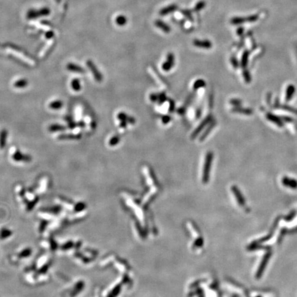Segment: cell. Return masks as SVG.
Wrapping results in <instances>:
<instances>
[{
	"label": "cell",
	"mask_w": 297,
	"mask_h": 297,
	"mask_svg": "<svg viewBox=\"0 0 297 297\" xmlns=\"http://www.w3.org/2000/svg\"><path fill=\"white\" fill-rule=\"evenodd\" d=\"M213 159V153L212 152H207L204 160L203 174H202V181L204 183H206L209 181L210 172H211L212 162Z\"/></svg>",
	"instance_id": "obj_1"
},
{
	"label": "cell",
	"mask_w": 297,
	"mask_h": 297,
	"mask_svg": "<svg viewBox=\"0 0 297 297\" xmlns=\"http://www.w3.org/2000/svg\"><path fill=\"white\" fill-rule=\"evenodd\" d=\"M10 155L12 156V158L15 160V161L17 162H28L31 161V157L29 156H26V155H24L23 154H21L19 151H17L15 147H12L10 148Z\"/></svg>",
	"instance_id": "obj_2"
},
{
	"label": "cell",
	"mask_w": 297,
	"mask_h": 297,
	"mask_svg": "<svg viewBox=\"0 0 297 297\" xmlns=\"http://www.w3.org/2000/svg\"><path fill=\"white\" fill-rule=\"evenodd\" d=\"M212 120H213L212 116H211V115L208 116L206 117L205 119H204L203 121H202L200 124H199L198 127H197L196 129H195V131H193V133H192V135H191L192 139H194V138H196L197 135H198V133H200V131H202V129H203L208 124L211 123V122L212 121Z\"/></svg>",
	"instance_id": "obj_3"
},
{
	"label": "cell",
	"mask_w": 297,
	"mask_h": 297,
	"mask_svg": "<svg viewBox=\"0 0 297 297\" xmlns=\"http://www.w3.org/2000/svg\"><path fill=\"white\" fill-rule=\"evenodd\" d=\"M271 255H272L271 252H267L266 255H265L264 258H263L262 261H261V262L260 266H259V268H258L257 275H257V278H260V277H261V275H262L265 268H266V267L267 266V264H268V261H269L270 258V257H271Z\"/></svg>",
	"instance_id": "obj_4"
},
{
	"label": "cell",
	"mask_w": 297,
	"mask_h": 297,
	"mask_svg": "<svg viewBox=\"0 0 297 297\" xmlns=\"http://www.w3.org/2000/svg\"><path fill=\"white\" fill-rule=\"evenodd\" d=\"M87 65H88L89 69L92 72L96 81H98V82H101L103 80V76L101 75V73L99 72V71L98 70L96 65L93 63V62L89 60V61H87Z\"/></svg>",
	"instance_id": "obj_5"
},
{
	"label": "cell",
	"mask_w": 297,
	"mask_h": 297,
	"mask_svg": "<svg viewBox=\"0 0 297 297\" xmlns=\"http://www.w3.org/2000/svg\"><path fill=\"white\" fill-rule=\"evenodd\" d=\"M174 61H175V58H174L173 54L169 53L167 57V61L164 62L162 65V70L165 71V72H168V71L171 70V68L174 65V62H175Z\"/></svg>",
	"instance_id": "obj_6"
},
{
	"label": "cell",
	"mask_w": 297,
	"mask_h": 297,
	"mask_svg": "<svg viewBox=\"0 0 297 297\" xmlns=\"http://www.w3.org/2000/svg\"><path fill=\"white\" fill-rule=\"evenodd\" d=\"M258 19V16L257 15H252L250 16V17H246V18H242V17H234V18L232 19L231 20V23L232 24H243V23L247 22H253V21H257Z\"/></svg>",
	"instance_id": "obj_7"
},
{
	"label": "cell",
	"mask_w": 297,
	"mask_h": 297,
	"mask_svg": "<svg viewBox=\"0 0 297 297\" xmlns=\"http://www.w3.org/2000/svg\"><path fill=\"white\" fill-rule=\"evenodd\" d=\"M10 52L12 53V54H13L15 56H17V57L20 58V59L22 60V61H24V62H26V63H27L28 64H29L30 65H31V66H33V65H35V61H33V59H31V58H30L29 57H27V56H26L24 54H22V53L20 52L19 51H17L15 50L14 49H12L10 48L8 50Z\"/></svg>",
	"instance_id": "obj_8"
},
{
	"label": "cell",
	"mask_w": 297,
	"mask_h": 297,
	"mask_svg": "<svg viewBox=\"0 0 297 297\" xmlns=\"http://www.w3.org/2000/svg\"><path fill=\"white\" fill-rule=\"evenodd\" d=\"M193 44L195 46L201 48H206L209 49L212 47V43L210 41L208 40H194Z\"/></svg>",
	"instance_id": "obj_9"
},
{
	"label": "cell",
	"mask_w": 297,
	"mask_h": 297,
	"mask_svg": "<svg viewBox=\"0 0 297 297\" xmlns=\"http://www.w3.org/2000/svg\"><path fill=\"white\" fill-rule=\"evenodd\" d=\"M118 118L120 121H125L127 122H129L131 124H134L136 122V120L133 117H130L129 116L126 115L123 112H120L118 114Z\"/></svg>",
	"instance_id": "obj_10"
},
{
	"label": "cell",
	"mask_w": 297,
	"mask_h": 297,
	"mask_svg": "<svg viewBox=\"0 0 297 297\" xmlns=\"http://www.w3.org/2000/svg\"><path fill=\"white\" fill-rule=\"evenodd\" d=\"M67 70L73 72H77L80 73V74H83V73L85 72V70H83L82 67L73 63H69L68 65H67Z\"/></svg>",
	"instance_id": "obj_11"
},
{
	"label": "cell",
	"mask_w": 297,
	"mask_h": 297,
	"mask_svg": "<svg viewBox=\"0 0 297 297\" xmlns=\"http://www.w3.org/2000/svg\"><path fill=\"white\" fill-rule=\"evenodd\" d=\"M283 184L285 186H289V187L292 188H296L297 187V182L294 179H292L287 177H284L283 179Z\"/></svg>",
	"instance_id": "obj_12"
},
{
	"label": "cell",
	"mask_w": 297,
	"mask_h": 297,
	"mask_svg": "<svg viewBox=\"0 0 297 297\" xmlns=\"http://www.w3.org/2000/svg\"><path fill=\"white\" fill-rule=\"evenodd\" d=\"M215 124H216V122H215V121H213V120H212V121L211 122V124H210V125L207 127V129H206L203 134H202V136H201V138H200V142L203 141V140L205 139L206 137L208 136V135L209 134L210 132H211V130H212L213 128H214V126H215Z\"/></svg>",
	"instance_id": "obj_13"
},
{
	"label": "cell",
	"mask_w": 297,
	"mask_h": 297,
	"mask_svg": "<svg viewBox=\"0 0 297 297\" xmlns=\"http://www.w3.org/2000/svg\"><path fill=\"white\" fill-rule=\"evenodd\" d=\"M156 26H158V28H160L162 31H163L165 33H169L171 29L170 27L168 26L167 24L163 22L161 20H157L156 21Z\"/></svg>",
	"instance_id": "obj_14"
},
{
	"label": "cell",
	"mask_w": 297,
	"mask_h": 297,
	"mask_svg": "<svg viewBox=\"0 0 297 297\" xmlns=\"http://www.w3.org/2000/svg\"><path fill=\"white\" fill-rule=\"evenodd\" d=\"M81 136L79 134H62L58 136V139L61 140H76L79 139Z\"/></svg>",
	"instance_id": "obj_15"
},
{
	"label": "cell",
	"mask_w": 297,
	"mask_h": 297,
	"mask_svg": "<svg viewBox=\"0 0 297 297\" xmlns=\"http://www.w3.org/2000/svg\"><path fill=\"white\" fill-rule=\"evenodd\" d=\"M177 8V5H171V6H169L168 7H166V8H163L162 10L160 11V15H167V14L170 13V12H172Z\"/></svg>",
	"instance_id": "obj_16"
},
{
	"label": "cell",
	"mask_w": 297,
	"mask_h": 297,
	"mask_svg": "<svg viewBox=\"0 0 297 297\" xmlns=\"http://www.w3.org/2000/svg\"><path fill=\"white\" fill-rule=\"evenodd\" d=\"M6 137H7V131L6 130H2L0 132V148L3 149L6 145Z\"/></svg>",
	"instance_id": "obj_17"
},
{
	"label": "cell",
	"mask_w": 297,
	"mask_h": 297,
	"mask_svg": "<svg viewBox=\"0 0 297 297\" xmlns=\"http://www.w3.org/2000/svg\"><path fill=\"white\" fill-rule=\"evenodd\" d=\"M14 87L16 88H24L28 85V82L25 79H20L15 81L14 83Z\"/></svg>",
	"instance_id": "obj_18"
},
{
	"label": "cell",
	"mask_w": 297,
	"mask_h": 297,
	"mask_svg": "<svg viewBox=\"0 0 297 297\" xmlns=\"http://www.w3.org/2000/svg\"><path fill=\"white\" fill-rule=\"evenodd\" d=\"M63 106V103L60 101H54L53 102L50 103L49 107L52 109H58L62 107Z\"/></svg>",
	"instance_id": "obj_19"
},
{
	"label": "cell",
	"mask_w": 297,
	"mask_h": 297,
	"mask_svg": "<svg viewBox=\"0 0 297 297\" xmlns=\"http://www.w3.org/2000/svg\"><path fill=\"white\" fill-rule=\"evenodd\" d=\"M232 112H237V113H242L244 114H250L252 113V111L248 109H243V108L240 107H234L232 109Z\"/></svg>",
	"instance_id": "obj_20"
},
{
	"label": "cell",
	"mask_w": 297,
	"mask_h": 297,
	"mask_svg": "<svg viewBox=\"0 0 297 297\" xmlns=\"http://www.w3.org/2000/svg\"><path fill=\"white\" fill-rule=\"evenodd\" d=\"M71 86L73 89V90L76 92H79L81 90V85L79 79H74L71 83Z\"/></svg>",
	"instance_id": "obj_21"
},
{
	"label": "cell",
	"mask_w": 297,
	"mask_h": 297,
	"mask_svg": "<svg viewBox=\"0 0 297 297\" xmlns=\"http://www.w3.org/2000/svg\"><path fill=\"white\" fill-rule=\"evenodd\" d=\"M65 129V127H63V126L62 125H59V124H53V125H51L50 127H49V131H52V132H54V131H63Z\"/></svg>",
	"instance_id": "obj_22"
},
{
	"label": "cell",
	"mask_w": 297,
	"mask_h": 297,
	"mask_svg": "<svg viewBox=\"0 0 297 297\" xmlns=\"http://www.w3.org/2000/svg\"><path fill=\"white\" fill-rule=\"evenodd\" d=\"M84 120H85V123H86L87 125L88 126L89 129H94V127H95V124H94V122L92 121V118H90V116H85V118H84Z\"/></svg>",
	"instance_id": "obj_23"
},
{
	"label": "cell",
	"mask_w": 297,
	"mask_h": 297,
	"mask_svg": "<svg viewBox=\"0 0 297 297\" xmlns=\"http://www.w3.org/2000/svg\"><path fill=\"white\" fill-rule=\"evenodd\" d=\"M232 189H233V191H234V194L236 195L237 197V198H238V200H239V203L241 204H244V200H243V197L241 196V193H240V192L239 191V190H238L236 187H234L233 188H232Z\"/></svg>",
	"instance_id": "obj_24"
},
{
	"label": "cell",
	"mask_w": 297,
	"mask_h": 297,
	"mask_svg": "<svg viewBox=\"0 0 297 297\" xmlns=\"http://www.w3.org/2000/svg\"><path fill=\"white\" fill-rule=\"evenodd\" d=\"M204 86H205V82H204V81L202 79H199L195 82L194 85H193V88H194V90H197V89Z\"/></svg>",
	"instance_id": "obj_25"
},
{
	"label": "cell",
	"mask_w": 297,
	"mask_h": 297,
	"mask_svg": "<svg viewBox=\"0 0 297 297\" xmlns=\"http://www.w3.org/2000/svg\"><path fill=\"white\" fill-rule=\"evenodd\" d=\"M120 138H119V136H113L112 138H111V139L109 140V145L110 146H115L116 145H118V143L120 142Z\"/></svg>",
	"instance_id": "obj_26"
},
{
	"label": "cell",
	"mask_w": 297,
	"mask_h": 297,
	"mask_svg": "<svg viewBox=\"0 0 297 297\" xmlns=\"http://www.w3.org/2000/svg\"><path fill=\"white\" fill-rule=\"evenodd\" d=\"M127 22V19L124 16H118L116 19V23L120 26H123Z\"/></svg>",
	"instance_id": "obj_27"
},
{
	"label": "cell",
	"mask_w": 297,
	"mask_h": 297,
	"mask_svg": "<svg viewBox=\"0 0 297 297\" xmlns=\"http://www.w3.org/2000/svg\"><path fill=\"white\" fill-rule=\"evenodd\" d=\"M76 118L77 120H81L82 118V109L80 106L76 107Z\"/></svg>",
	"instance_id": "obj_28"
},
{
	"label": "cell",
	"mask_w": 297,
	"mask_h": 297,
	"mask_svg": "<svg viewBox=\"0 0 297 297\" xmlns=\"http://www.w3.org/2000/svg\"><path fill=\"white\" fill-rule=\"evenodd\" d=\"M248 54H249L248 52H245L243 54L242 59H241V63H242V65L243 67H245V65H246L247 63V61H248Z\"/></svg>",
	"instance_id": "obj_29"
},
{
	"label": "cell",
	"mask_w": 297,
	"mask_h": 297,
	"mask_svg": "<svg viewBox=\"0 0 297 297\" xmlns=\"http://www.w3.org/2000/svg\"><path fill=\"white\" fill-rule=\"evenodd\" d=\"M204 6H205V2L204 1H200V2H199L196 5L195 8V11H198V10L202 9Z\"/></svg>",
	"instance_id": "obj_30"
},
{
	"label": "cell",
	"mask_w": 297,
	"mask_h": 297,
	"mask_svg": "<svg viewBox=\"0 0 297 297\" xmlns=\"http://www.w3.org/2000/svg\"><path fill=\"white\" fill-rule=\"evenodd\" d=\"M170 120L171 117L169 116H164L162 117V122L164 124H167L170 121Z\"/></svg>",
	"instance_id": "obj_31"
},
{
	"label": "cell",
	"mask_w": 297,
	"mask_h": 297,
	"mask_svg": "<svg viewBox=\"0 0 297 297\" xmlns=\"http://www.w3.org/2000/svg\"><path fill=\"white\" fill-rule=\"evenodd\" d=\"M158 99H159V96H158L157 94H152V95L150 96V99L151 101H153V102H154V101H158Z\"/></svg>",
	"instance_id": "obj_32"
},
{
	"label": "cell",
	"mask_w": 297,
	"mask_h": 297,
	"mask_svg": "<svg viewBox=\"0 0 297 297\" xmlns=\"http://www.w3.org/2000/svg\"><path fill=\"white\" fill-rule=\"evenodd\" d=\"M231 63H232V65H233V67H235V68H236V67H238L237 66L238 63H237V60L235 59V58H234V57H232V58H231Z\"/></svg>",
	"instance_id": "obj_33"
},
{
	"label": "cell",
	"mask_w": 297,
	"mask_h": 297,
	"mask_svg": "<svg viewBox=\"0 0 297 297\" xmlns=\"http://www.w3.org/2000/svg\"><path fill=\"white\" fill-rule=\"evenodd\" d=\"M231 104L233 105H240V101L239 100H236V99H233V100H231L230 102Z\"/></svg>",
	"instance_id": "obj_34"
},
{
	"label": "cell",
	"mask_w": 297,
	"mask_h": 297,
	"mask_svg": "<svg viewBox=\"0 0 297 297\" xmlns=\"http://www.w3.org/2000/svg\"><path fill=\"white\" fill-rule=\"evenodd\" d=\"M243 76H244V78L245 79H246V81H247V82H249L250 80V75H249V73L248 72H244L243 73Z\"/></svg>",
	"instance_id": "obj_35"
}]
</instances>
